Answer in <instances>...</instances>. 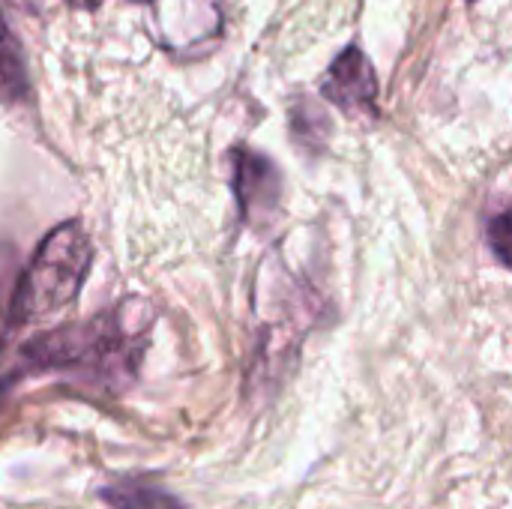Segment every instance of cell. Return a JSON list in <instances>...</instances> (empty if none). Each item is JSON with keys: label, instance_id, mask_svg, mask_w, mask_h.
<instances>
[{"label": "cell", "instance_id": "obj_4", "mask_svg": "<svg viewBox=\"0 0 512 509\" xmlns=\"http://www.w3.org/2000/svg\"><path fill=\"white\" fill-rule=\"evenodd\" d=\"M231 168H234V195H237L243 219L252 225L270 222L282 195L279 168L252 147H234Z\"/></svg>", "mask_w": 512, "mask_h": 509}, {"label": "cell", "instance_id": "obj_1", "mask_svg": "<svg viewBox=\"0 0 512 509\" xmlns=\"http://www.w3.org/2000/svg\"><path fill=\"white\" fill-rule=\"evenodd\" d=\"M135 309L138 303H123L108 315L84 324H66L18 348L0 345V393L18 378L48 369H84L102 378H126L150 321V312L138 315Z\"/></svg>", "mask_w": 512, "mask_h": 509}, {"label": "cell", "instance_id": "obj_3", "mask_svg": "<svg viewBox=\"0 0 512 509\" xmlns=\"http://www.w3.org/2000/svg\"><path fill=\"white\" fill-rule=\"evenodd\" d=\"M321 96L348 114H378V75L360 45H348L342 54H336L321 81Z\"/></svg>", "mask_w": 512, "mask_h": 509}, {"label": "cell", "instance_id": "obj_9", "mask_svg": "<svg viewBox=\"0 0 512 509\" xmlns=\"http://www.w3.org/2000/svg\"><path fill=\"white\" fill-rule=\"evenodd\" d=\"M69 6H75V9H96L102 0H66ZM129 3H159V0H129Z\"/></svg>", "mask_w": 512, "mask_h": 509}, {"label": "cell", "instance_id": "obj_7", "mask_svg": "<svg viewBox=\"0 0 512 509\" xmlns=\"http://www.w3.org/2000/svg\"><path fill=\"white\" fill-rule=\"evenodd\" d=\"M291 126H294V138H300L303 144H321L330 132V120L324 114V108H318L309 99H300L291 111Z\"/></svg>", "mask_w": 512, "mask_h": 509}, {"label": "cell", "instance_id": "obj_6", "mask_svg": "<svg viewBox=\"0 0 512 509\" xmlns=\"http://www.w3.org/2000/svg\"><path fill=\"white\" fill-rule=\"evenodd\" d=\"M111 509H186L174 495L147 483H120L102 492Z\"/></svg>", "mask_w": 512, "mask_h": 509}, {"label": "cell", "instance_id": "obj_10", "mask_svg": "<svg viewBox=\"0 0 512 509\" xmlns=\"http://www.w3.org/2000/svg\"><path fill=\"white\" fill-rule=\"evenodd\" d=\"M468 3H474V0H468Z\"/></svg>", "mask_w": 512, "mask_h": 509}, {"label": "cell", "instance_id": "obj_2", "mask_svg": "<svg viewBox=\"0 0 512 509\" xmlns=\"http://www.w3.org/2000/svg\"><path fill=\"white\" fill-rule=\"evenodd\" d=\"M90 267V240L81 222H63L36 249L33 261L15 285L9 303V327L45 321L75 303Z\"/></svg>", "mask_w": 512, "mask_h": 509}, {"label": "cell", "instance_id": "obj_5", "mask_svg": "<svg viewBox=\"0 0 512 509\" xmlns=\"http://www.w3.org/2000/svg\"><path fill=\"white\" fill-rule=\"evenodd\" d=\"M0 102L15 108L30 102V72L24 48L0 9Z\"/></svg>", "mask_w": 512, "mask_h": 509}, {"label": "cell", "instance_id": "obj_8", "mask_svg": "<svg viewBox=\"0 0 512 509\" xmlns=\"http://www.w3.org/2000/svg\"><path fill=\"white\" fill-rule=\"evenodd\" d=\"M489 234H492V246L501 264H507V243H510V213L501 210L495 219H489Z\"/></svg>", "mask_w": 512, "mask_h": 509}]
</instances>
